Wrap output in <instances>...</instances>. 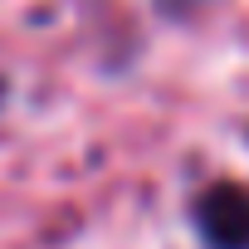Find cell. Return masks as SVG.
Wrapping results in <instances>:
<instances>
[{
  "label": "cell",
  "instance_id": "cell-1",
  "mask_svg": "<svg viewBox=\"0 0 249 249\" xmlns=\"http://www.w3.org/2000/svg\"><path fill=\"white\" fill-rule=\"evenodd\" d=\"M191 225L205 249H249V186L215 181L191 200Z\"/></svg>",
  "mask_w": 249,
  "mask_h": 249
},
{
  "label": "cell",
  "instance_id": "cell-2",
  "mask_svg": "<svg viewBox=\"0 0 249 249\" xmlns=\"http://www.w3.org/2000/svg\"><path fill=\"white\" fill-rule=\"evenodd\" d=\"M0 103H5V83H0Z\"/></svg>",
  "mask_w": 249,
  "mask_h": 249
}]
</instances>
